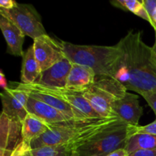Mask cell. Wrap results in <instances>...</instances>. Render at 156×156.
<instances>
[{"mask_svg": "<svg viewBox=\"0 0 156 156\" xmlns=\"http://www.w3.org/2000/svg\"><path fill=\"white\" fill-rule=\"evenodd\" d=\"M95 78V73L91 68L87 66L73 63L66 88L83 92L94 84Z\"/></svg>", "mask_w": 156, "mask_h": 156, "instance_id": "9a60e30c", "label": "cell"}, {"mask_svg": "<svg viewBox=\"0 0 156 156\" xmlns=\"http://www.w3.org/2000/svg\"><path fill=\"white\" fill-rule=\"evenodd\" d=\"M155 43H154L153 46L152 47V60H153L154 63L156 66V31L155 32Z\"/></svg>", "mask_w": 156, "mask_h": 156, "instance_id": "f546056e", "label": "cell"}, {"mask_svg": "<svg viewBox=\"0 0 156 156\" xmlns=\"http://www.w3.org/2000/svg\"><path fill=\"white\" fill-rule=\"evenodd\" d=\"M73 156H76V155H75V154H74V155H73Z\"/></svg>", "mask_w": 156, "mask_h": 156, "instance_id": "1f68e13d", "label": "cell"}, {"mask_svg": "<svg viewBox=\"0 0 156 156\" xmlns=\"http://www.w3.org/2000/svg\"><path fill=\"white\" fill-rule=\"evenodd\" d=\"M128 155L127 152L125 150V149H117V150L114 151L111 153L108 154V155L106 156H126Z\"/></svg>", "mask_w": 156, "mask_h": 156, "instance_id": "83f0119b", "label": "cell"}, {"mask_svg": "<svg viewBox=\"0 0 156 156\" xmlns=\"http://www.w3.org/2000/svg\"><path fill=\"white\" fill-rule=\"evenodd\" d=\"M142 3H143V6H144V8L146 9V10L147 11L148 14H149V15L151 18V20H152V13H153L154 9H155L156 7V0H143V1H142Z\"/></svg>", "mask_w": 156, "mask_h": 156, "instance_id": "d4e9b609", "label": "cell"}, {"mask_svg": "<svg viewBox=\"0 0 156 156\" xmlns=\"http://www.w3.org/2000/svg\"><path fill=\"white\" fill-rule=\"evenodd\" d=\"M65 56L72 63L87 66L92 69L96 76L114 78L123 58V52L115 46L78 45L61 41Z\"/></svg>", "mask_w": 156, "mask_h": 156, "instance_id": "3957f363", "label": "cell"}, {"mask_svg": "<svg viewBox=\"0 0 156 156\" xmlns=\"http://www.w3.org/2000/svg\"><path fill=\"white\" fill-rule=\"evenodd\" d=\"M0 28L7 44V52L15 56L23 57V44L26 35L10 19L0 15Z\"/></svg>", "mask_w": 156, "mask_h": 156, "instance_id": "5bb4252c", "label": "cell"}, {"mask_svg": "<svg viewBox=\"0 0 156 156\" xmlns=\"http://www.w3.org/2000/svg\"><path fill=\"white\" fill-rule=\"evenodd\" d=\"M138 126L118 120L78 147L76 156H106L114 151L125 149L128 140L137 133Z\"/></svg>", "mask_w": 156, "mask_h": 156, "instance_id": "277c9868", "label": "cell"}, {"mask_svg": "<svg viewBox=\"0 0 156 156\" xmlns=\"http://www.w3.org/2000/svg\"><path fill=\"white\" fill-rule=\"evenodd\" d=\"M33 47L41 73L66 58L60 43L48 34L34 40Z\"/></svg>", "mask_w": 156, "mask_h": 156, "instance_id": "9c48e42d", "label": "cell"}, {"mask_svg": "<svg viewBox=\"0 0 156 156\" xmlns=\"http://www.w3.org/2000/svg\"><path fill=\"white\" fill-rule=\"evenodd\" d=\"M0 85H1L3 90H5L9 88L7 85V81H6L5 76L4 73H3V72L2 70L0 72Z\"/></svg>", "mask_w": 156, "mask_h": 156, "instance_id": "f1b7e54d", "label": "cell"}, {"mask_svg": "<svg viewBox=\"0 0 156 156\" xmlns=\"http://www.w3.org/2000/svg\"><path fill=\"white\" fill-rule=\"evenodd\" d=\"M75 144L44 146L31 149L33 156H73L76 149Z\"/></svg>", "mask_w": 156, "mask_h": 156, "instance_id": "ffe728a7", "label": "cell"}, {"mask_svg": "<svg viewBox=\"0 0 156 156\" xmlns=\"http://www.w3.org/2000/svg\"><path fill=\"white\" fill-rule=\"evenodd\" d=\"M156 149V135L149 133H136L129 138L125 147L128 155L139 150Z\"/></svg>", "mask_w": 156, "mask_h": 156, "instance_id": "d6986e66", "label": "cell"}, {"mask_svg": "<svg viewBox=\"0 0 156 156\" xmlns=\"http://www.w3.org/2000/svg\"><path fill=\"white\" fill-rule=\"evenodd\" d=\"M15 86L12 88H18L19 90L25 91L29 97L37 99L47 104L50 106L56 108V110L62 112L67 117L74 120H86L90 119L85 117L83 114L78 111L76 108L72 106L69 103L62 99L61 98L51 94L50 92L44 91L41 89L37 84H24V83H15Z\"/></svg>", "mask_w": 156, "mask_h": 156, "instance_id": "52a82bcc", "label": "cell"}, {"mask_svg": "<svg viewBox=\"0 0 156 156\" xmlns=\"http://www.w3.org/2000/svg\"><path fill=\"white\" fill-rule=\"evenodd\" d=\"M126 92L127 89L114 78L96 76L94 84L82 94L101 117L109 118L117 117L113 111V105Z\"/></svg>", "mask_w": 156, "mask_h": 156, "instance_id": "5b68a950", "label": "cell"}, {"mask_svg": "<svg viewBox=\"0 0 156 156\" xmlns=\"http://www.w3.org/2000/svg\"><path fill=\"white\" fill-rule=\"evenodd\" d=\"M21 81L24 84L35 83L41 73L39 64L35 58L33 45L30 46L23 56Z\"/></svg>", "mask_w": 156, "mask_h": 156, "instance_id": "ac0fdd59", "label": "cell"}, {"mask_svg": "<svg viewBox=\"0 0 156 156\" xmlns=\"http://www.w3.org/2000/svg\"><path fill=\"white\" fill-rule=\"evenodd\" d=\"M28 114H33L49 123H56L74 120L67 117L56 108L37 99L29 97L27 104Z\"/></svg>", "mask_w": 156, "mask_h": 156, "instance_id": "2e32d148", "label": "cell"}, {"mask_svg": "<svg viewBox=\"0 0 156 156\" xmlns=\"http://www.w3.org/2000/svg\"><path fill=\"white\" fill-rule=\"evenodd\" d=\"M112 109L116 117L128 124L139 126V121L143 115V108L138 95L127 91L123 98L114 102Z\"/></svg>", "mask_w": 156, "mask_h": 156, "instance_id": "8fae6325", "label": "cell"}, {"mask_svg": "<svg viewBox=\"0 0 156 156\" xmlns=\"http://www.w3.org/2000/svg\"><path fill=\"white\" fill-rule=\"evenodd\" d=\"M31 148L30 145L23 142L13 152L11 156H33L31 154Z\"/></svg>", "mask_w": 156, "mask_h": 156, "instance_id": "7402d4cb", "label": "cell"}, {"mask_svg": "<svg viewBox=\"0 0 156 156\" xmlns=\"http://www.w3.org/2000/svg\"><path fill=\"white\" fill-rule=\"evenodd\" d=\"M29 95L22 90L8 88L1 93L2 111L8 116L24 121L28 114L27 104Z\"/></svg>", "mask_w": 156, "mask_h": 156, "instance_id": "30bf717a", "label": "cell"}, {"mask_svg": "<svg viewBox=\"0 0 156 156\" xmlns=\"http://www.w3.org/2000/svg\"><path fill=\"white\" fill-rule=\"evenodd\" d=\"M140 95L146 100L156 116V92H152V91L143 92L141 93Z\"/></svg>", "mask_w": 156, "mask_h": 156, "instance_id": "603a6c76", "label": "cell"}, {"mask_svg": "<svg viewBox=\"0 0 156 156\" xmlns=\"http://www.w3.org/2000/svg\"><path fill=\"white\" fill-rule=\"evenodd\" d=\"M0 15L7 17L26 36L33 40L47 34L41 15L32 5L18 3L10 10L0 9Z\"/></svg>", "mask_w": 156, "mask_h": 156, "instance_id": "8992f818", "label": "cell"}, {"mask_svg": "<svg viewBox=\"0 0 156 156\" xmlns=\"http://www.w3.org/2000/svg\"><path fill=\"white\" fill-rule=\"evenodd\" d=\"M73 63L66 57L40 74L35 84L48 88H64Z\"/></svg>", "mask_w": 156, "mask_h": 156, "instance_id": "7c38bea8", "label": "cell"}, {"mask_svg": "<svg viewBox=\"0 0 156 156\" xmlns=\"http://www.w3.org/2000/svg\"><path fill=\"white\" fill-rule=\"evenodd\" d=\"M126 156H127V155H126Z\"/></svg>", "mask_w": 156, "mask_h": 156, "instance_id": "d6a6232c", "label": "cell"}, {"mask_svg": "<svg viewBox=\"0 0 156 156\" xmlns=\"http://www.w3.org/2000/svg\"><path fill=\"white\" fill-rule=\"evenodd\" d=\"M23 142L22 122L2 112L0 116V156H11Z\"/></svg>", "mask_w": 156, "mask_h": 156, "instance_id": "ba28073f", "label": "cell"}, {"mask_svg": "<svg viewBox=\"0 0 156 156\" xmlns=\"http://www.w3.org/2000/svg\"><path fill=\"white\" fill-rule=\"evenodd\" d=\"M152 27H153L154 30H155V32L156 31V7H155V9H154L153 13H152Z\"/></svg>", "mask_w": 156, "mask_h": 156, "instance_id": "4dcf8cb0", "label": "cell"}, {"mask_svg": "<svg viewBox=\"0 0 156 156\" xmlns=\"http://www.w3.org/2000/svg\"><path fill=\"white\" fill-rule=\"evenodd\" d=\"M111 4L114 7L126 12H130L135 15H136L143 6L142 1L138 0H114L111 2Z\"/></svg>", "mask_w": 156, "mask_h": 156, "instance_id": "44dd1931", "label": "cell"}, {"mask_svg": "<svg viewBox=\"0 0 156 156\" xmlns=\"http://www.w3.org/2000/svg\"><path fill=\"white\" fill-rule=\"evenodd\" d=\"M118 120H120L119 117H109L72 120L51 123V128L40 138L32 142L30 148L34 149L44 146L66 144H75L78 148Z\"/></svg>", "mask_w": 156, "mask_h": 156, "instance_id": "7a4b0ae2", "label": "cell"}, {"mask_svg": "<svg viewBox=\"0 0 156 156\" xmlns=\"http://www.w3.org/2000/svg\"><path fill=\"white\" fill-rule=\"evenodd\" d=\"M37 85L44 91L51 93V94H55V95L63 99L65 101H66L67 103H69L72 106L74 107L75 108H76L78 111H80L82 114H83L88 118H102L95 112V111L93 109L92 107L90 105L88 101L83 96L82 92L73 91V90L67 89L66 88H48V87H44L40 85Z\"/></svg>", "mask_w": 156, "mask_h": 156, "instance_id": "4fadbf2b", "label": "cell"}, {"mask_svg": "<svg viewBox=\"0 0 156 156\" xmlns=\"http://www.w3.org/2000/svg\"><path fill=\"white\" fill-rule=\"evenodd\" d=\"M136 133H149L156 135V120L146 126H139Z\"/></svg>", "mask_w": 156, "mask_h": 156, "instance_id": "cb8c5ba5", "label": "cell"}, {"mask_svg": "<svg viewBox=\"0 0 156 156\" xmlns=\"http://www.w3.org/2000/svg\"><path fill=\"white\" fill-rule=\"evenodd\" d=\"M127 156H156V149L151 150H139Z\"/></svg>", "mask_w": 156, "mask_h": 156, "instance_id": "4316f807", "label": "cell"}, {"mask_svg": "<svg viewBox=\"0 0 156 156\" xmlns=\"http://www.w3.org/2000/svg\"><path fill=\"white\" fill-rule=\"evenodd\" d=\"M18 2L14 0H0V9L10 10L15 8Z\"/></svg>", "mask_w": 156, "mask_h": 156, "instance_id": "484cf974", "label": "cell"}, {"mask_svg": "<svg viewBox=\"0 0 156 156\" xmlns=\"http://www.w3.org/2000/svg\"><path fill=\"white\" fill-rule=\"evenodd\" d=\"M51 128V123L28 114L22 122V136L25 143L30 145Z\"/></svg>", "mask_w": 156, "mask_h": 156, "instance_id": "e0dca14e", "label": "cell"}, {"mask_svg": "<svg viewBox=\"0 0 156 156\" xmlns=\"http://www.w3.org/2000/svg\"><path fill=\"white\" fill-rule=\"evenodd\" d=\"M123 52L122 65L128 81L124 87L138 94L156 92V66L152 60V47L146 45L142 32L130 30L117 44Z\"/></svg>", "mask_w": 156, "mask_h": 156, "instance_id": "6da1fadb", "label": "cell"}]
</instances>
